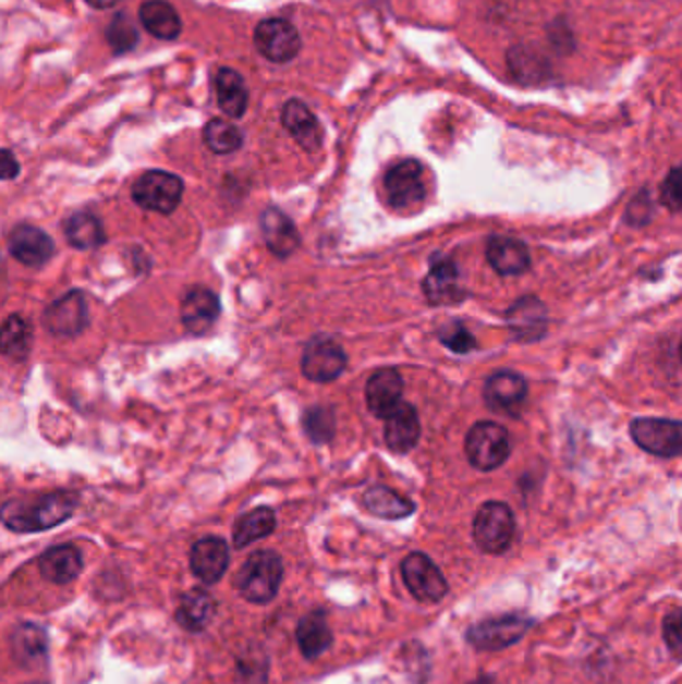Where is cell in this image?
Instances as JSON below:
<instances>
[{
    "mask_svg": "<svg viewBox=\"0 0 682 684\" xmlns=\"http://www.w3.org/2000/svg\"><path fill=\"white\" fill-rule=\"evenodd\" d=\"M9 251L25 267H42L54 255V241L33 224L14 227L9 236Z\"/></svg>",
    "mask_w": 682,
    "mask_h": 684,
    "instance_id": "9a60e30c",
    "label": "cell"
},
{
    "mask_svg": "<svg viewBox=\"0 0 682 684\" xmlns=\"http://www.w3.org/2000/svg\"><path fill=\"white\" fill-rule=\"evenodd\" d=\"M33 349V329L21 315H11L0 325V355L25 361Z\"/></svg>",
    "mask_w": 682,
    "mask_h": 684,
    "instance_id": "d6a6232c",
    "label": "cell"
},
{
    "mask_svg": "<svg viewBox=\"0 0 682 684\" xmlns=\"http://www.w3.org/2000/svg\"><path fill=\"white\" fill-rule=\"evenodd\" d=\"M184 183L171 172L148 171L133 184V200L141 208L172 215L183 200Z\"/></svg>",
    "mask_w": 682,
    "mask_h": 684,
    "instance_id": "5b68a950",
    "label": "cell"
},
{
    "mask_svg": "<svg viewBox=\"0 0 682 684\" xmlns=\"http://www.w3.org/2000/svg\"><path fill=\"white\" fill-rule=\"evenodd\" d=\"M260 231L268 251L275 257H291L301 245V234L296 231L293 220L289 219L281 208L270 207L260 215Z\"/></svg>",
    "mask_w": 682,
    "mask_h": 684,
    "instance_id": "ffe728a7",
    "label": "cell"
},
{
    "mask_svg": "<svg viewBox=\"0 0 682 684\" xmlns=\"http://www.w3.org/2000/svg\"><path fill=\"white\" fill-rule=\"evenodd\" d=\"M363 506L370 514L380 516V518H404L409 514L415 513V504L409 501L406 497H402L399 492L389 489V487H370L363 494Z\"/></svg>",
    "mask_w": 682,
    "mask_h": 684,
    "instance_id": "1f68e13d",
    "label": "cell"
},
{
    "mask_svg": "<svg viewBox=\"0 0 682 684\" xmlns=\"http://www.w3.org/2000/svg\"><path fill=\"white\" fill-rule=\"evenodd\" d=\"M516 521L511 506L499 501H488L476 511L473 537L476 547L488 554H502L512 545Z\"/></svg>",
    "mask_w": 682,
    "mask_h": 684,
    "instance_id": "3957f363",
    "label": "cell"
},
{
    "mask_svg": "<svg viewBox=\"0 0 682 684\" xmlns=\"http://www.w3.org/2000/svg\"><path fill=\"white\" fill-rule=\"evenodd\" d=\"M531 626L533 619L523 614H507L475 624L473 628H468L466 640L478 650H500L519 643Z\"/></svg>",
    "mask_w": 682,
    "mask_h": 684,
    "instance_id": "ba28073f",
    "label": "cell"
},
{
    "mask_svg": "<svg viewBox=\"0 0 682 684\" xmlns=\"http://www.w3.org/2000/svg\"><path fill=\"white\" fill-rule=\"evenodd\" d=\"M138 16L153 37L160 40H174L181 35V28H183L181 16L167 0H148L141 7Z\"/></svg>",
    "mask_w": 682,
    "mask_h": 684,
    "instance_id": "484cf974",
    "label": "cell"
},
{
    "mask_svg": "<svg viewBox=\"0 0 682 684\" xmlns=\"http://www.w3.org/2000/svg\"><path fill=\"white\" fill-rule=\"evenodd\" d=\"M487 260L502 277H516L531 267V253L519 239L492 236L487 245Z\"/></svg>",
    "mask_w": 682,
    "mask_h": 684,
    "instance_id": "603a6c76",
    "label": "cell"
},
{
    "mask_svg": "<svg viewBox=\"0 0 682 684\" xmlns=\"http://www.w3.org/2000/svg\"><path fill=\"white\" fill-rule=\"evenodd\" d=\"M203 138L215 155H232L243 147V133L239 126L224 121V119H212L203 131Z\"/></svg>",
    "mask_w": 682,
    "mask_h": 684,
    "instance_id": "836d02e7",
    "label": "cell"
},
{
    "mask_svg": "<svg viewBox=\"0 0 682 684\" xmlns=\"http://www.w3.org/2000/svg\"><path fill=\"white\" fill-rule=\"evenodd\" d=\"M421 439V418L415 406L401 403L389 416L385 425V440L390 451L406 454L413 451Z\"/></svg>",
    "mask_w": 682,
    "mask_h": 684,
    "instance_id": "44dd1931",
    "label": "cell"
},
{
    "mask_svg": "<svg viewBox=\"0 0 682 684\" xmlns=\"http://www.w3.org/2000/svg\"><path fill=\"white\" fill-rule=\"evenodd\" d=\"M296 640L301 652L306 659H317L332 643V631L325 612L315 611L306 614L305 619L296 626Z\"/></svg>",
    "mask_w": 682,
    "mask_h": 684,
    "instance_id": "f546056e",
    "label": "cell"
},
{
    "mask_svg": "<svg viewBox=\"0 0 682 684\" xmlns=\"http://www.w3.org/2000/svg\"><path fill=\"white\" fill-rule=\"evenodd\" d=\"M220 317V301L217 294L205 286H195L181 301V322L191 334H205L215 327Z\"/></svg>",
    "mask_w": 682,
    "mask_h": 684,
    "instance_id": "2e32d148",
    "label": "cell"
},
{
    "mask_svg": "<svg viewBox=\"0 0 682 684\" xmlns=\"http://www.w3.org/2000/svg\"><path fill=\"white\" fill-rule=\"evenodd\" d=\"M507 325L516 341H538L545 337L549 327L547 306L536 296H523L507 310Z\"/></svg>",
    "mask_w": 682,
    "mask_h": 684,
    "instance_id": "5bb4252c",
    "label": "cell"
},
{
    "mask_svg": "<svg viewBox=\"0 0 682 684\" xmlns=\"http://www.w3.org/2000/svg\"><path fill=\"white\" fill-rule=\"evenodd\" d=\"M662 633H665V643H667V647L670 648V652H672L674 657H679V655H681L682 643L681 611H679V609L670 612L669 616L665 619Z\"/></svg>",
    "mask_w": 682,
    "mask_h": 684,
    "instance_id": "ab89813d",
    "label": "cell"
},
{
    "mask_svg": "<svg viewBox=\"0 0 682 684\" xmlns=\"http://www.w3.org/2000/svg\"><path fill=\"white\" fill-rule=\"evenodd\" d=\"M42 325L52 337L74 339L88 327V305L83 291H71L52 301L42 313Z\"/></svg>",
    "mask_w": 682,
    "mask_h": 684,
    "instance_id": "9c48e42d",
    "label": "cell"
},
{
    "mask_svg": "<svg viewBox=\"0 0 682 684\" xmlns=\"http://www.w3.org/2000/svg\"><path fill=\"white\" fill-rule=\"evenodd\" d=\"M404 585L418 602H439L449 593V583L439 566L423 552L409 554L401 564Z\"/></svg>",
    "mask_w": 682,
    "mask_h": 684,
    "instance_id": "8992f818",
    "label": "cell"
},
{
    "mask_svg": "<svg viewBox=\"0 0 682 684\" xmlns=\"http://www.w3.org/2000/svg\"><path fill=\"white\" fill-rule=\"evenodd\" d=\"M215 612H217V600L212 599V595L203 588H191L181 597L179 609H176V621L186 631L200 633L215 619Z\"/></svg>",
    "mask_w": 682,
    "mask_h": 684,
    "instance_id": "d4e9b609",
    "label": "cell"
},
{
    "mask_svg": "<svg viewBox=\"0 0 682 684\" xmlns=\"http://www.w3.org/2000/svg\"><path fill=\"white\" fill-rule=\"evenodd\" d=\"M303 427L308 435V439L317 444H325L334 437V428H337V418L334 411L329 406H313L306 411L303 416Z\"/></svg>",
    "mask_w": 682,
    "mask_h": 684,
    "instance_id": "e575fe53",
    "label": "cell"
},
{
    "mask_svg": "<svg viewBox=\"0 0 682 684\" xmlns=\"http://www.w3.org/2000/svg\"><path fill=\"white\" fill-rule=\"evenodd\" d=\"M526 380L512 370H499L485 382V403L490 411L504 416H519L526 401Z\"/></svg>",
    "mask_w": 682,
    "mask_h": 684,
    "instance_id": "4fadbf2b",
    "label": "cell"
},
{
    "mask_svg": "<svg viewBox=\"0 0 682 684\" xmlns=\"http://www.w3.org/2000/svg\"><path fill=\"white\" fill-rule=\"evenodd\" d=\"M631 437L643 451L674 459L682 451V427L679 420L636 418L631 423Z\"/></svg>",
    "mask_w": 682,
    "mask_h": 684,
    "instance_id": "52a82bcc",
    "label": "cell"
},
{
    "mask_svg": "<svg viewBox=\"0 0 682 684\" xmlns=\"http://www.w3.org/2000/svg\"><path fill=\"white\" fill-rule=\"evenodd\" d=\"M13 650L21 664L38 667L47 660L49 635L40 624L23 623L14 631Z\"/></svg>",
    "mask_w": 682,
    "mask_h": 684,
    "instance_id": "f1b7e54d",
    "label": "cell"
},
{
    "mask_svg": "<svg viewBox=\"0 0 682 684\" xmlns=\"http://www.w3.org/2000/svg\"><path fill=\"white\" fill-rule=\"evenodd\" d=\"M255 47L267 61L284 64L301 52V35L287 19H267L256 26Z\"/></svg>",
    "mask_w": 682,
    "mask_h": 684,
    "instance_id": "30bf717a",
    "label": "cell"
},
{
    "mask_svg": "<svg viewBox=\"0 0 682 684\" xmlns=\"http://www.w3.org/2000/svg\"><path fill=\"white\" fill-rule=\"evenodd\" d=\"M346 353L339 342L327 337H315L306 344L303 353V375L313 382H330L337 380L346 368Z\"/></svg>",
    "mask_w": 682,
    "mask_h": 684,
    "instance_id": "7c38bea8",
    "label": "cell"
},
{
    "mask_svg": "<svg viewBox=\"0 0 682 684\" xmlns=\"http://www.w3.org/2000/svg\"><path fill=\"white\" fill-rule=\"evenodd\" d=\"M385 188L392 208L413 210L418 207L427 195L423 181V164L415 159L402 160L394 164L385 176Z\"/></svg>",
    "mask_w": 682,
    "mask_h": 684,
    "instance_id": "8fae6325",
    "label": "cell"
},
{
    "mask_svg": "<svg viewBox=\"0 0 682 684\" xmlns=\"http://www.w3.org/2000/svg\"><path fill=\"white\" fill-rule=\"evenodd\" d=\"M21 174V164L14 159L13 152L0 148V181H14Z\"/></svg>",
    "mask_w": 682,
    "mask_h": 684,
    "instance_id": "60d3db41",
    "label": "cell"
},
{
    "mask_svg": "<svg viewBox=\"0 0 682 684\" xmlns=\"http://www.w3.org/2000/svg\"><path fill=\"white\" fill-rule=\"evenodd\" d=\"M650 217H653L650 195H648V191H641V193L631 200L629 208H626V222H629L631 227H645V224L650 222Z\"/></svg>",
    "mask_w": 682,
    "mask_h": 684,
    "instance_id": "f35d334b",
    "label": "cell"
},
{
    "mask_svg": "<svg viewBox=\"0 0 682 684\" xmlns=\"http://www.w3.org/2000/svg\"><path fill=\"white\" fill-rule=\"evenodd\" d=\"M107 38H109L112 50L117 54H122V52H129L136 47L138 30H136L133 21L126 16V13H121L112 19L109 30H107Z\"/></svg>",
    "mask_w": 682,
    "mask_h": 684,
    "instance_id": "d590c367",
    "label": "cell"
},
{
    "mask_svg": "<svg viewBox=\"0 0 682 684\" xmlns=\"http://www.w3.org/2000/svg\"><path fill=\"white\" fill-rule=\"evenodd\" d=\"M402 392L401 372L397 368H378L366 382V404L373 415L387 418L402 403Z\"/></svg>",
    "mask_w": 682,
    "mask_h": 684,
    "instance_id": "d6986e66",
    "label": "cell"
},
{
    "mask_svg": "<svg viewBox=\"0 0 682 684\" xmlns=\"http://www.w3.org/2000/svg\"><path fill=\"white\" fill-rule=\"evenodd\" d=\"M33 684H42V683H33Z\"/></svg>",
    "mask_w": 682,
    "mask_h": 684,
    "instance_id": "ee69618b",
    "label": "cell"
},
{
    "mask_svg": "<svg viewBox=\"0 0 682 684\" xmlns=\"http://www.w3.org/2000/svg\"><path fill=\"white\" fill-rule=\"evenodd\" d=\"M277 528V514L268 506H258L251 513L243 514L232 528V542L236 549H244L260 538L272 535Z\"/></svg>",
    "mask_w": 682,
    "mask_h": 684,
    "instance_id": "4dcf8cb0",
    "label": "cell"
},
{
    "mask_svg": "<svg viewBox=\"0 0 682 684\" xmlns=\"http://www.w3.org/2000/svg\"><path fill=\"white\" fill-rule=\"evenodd\" d=\"M78 497L71 490H54L31 499H13L0 506V523L13 533H42L73 516Z\"/></svg>",
    "mask_w": 682,
    "mask_h": 684,
    "instance_id": "6da1fadb",
    "label": "cell"
},
{
    "mask_svg": "<svg viewBox=\"0 0 682 684\" xmlns=\"http://www.w3.org/2000/svg\"><path fill=\"white\" fill-rule=\"evenodd\" d=\"M90 7H95V9H110V7H114L119 0H86Z\"/></svg>",
    "mask_w": 682,
    "mask_h": 684,
    "instance_id": "b9f144b4",
    "label": "cell"
},
{
    "mask_svg": "<svg viewBox=\"0 0 682 684\" xmlns=\"http://www.w3.org/2000/svg\"><path fill=\"white\" fill-rule=\"evenodd\" d=\"M64 236L69 241V245L78 248V251H93L98 246L105 245L107 233L105 227L93 212H74L69 219L62 222Z\"/></svg>",
    "mask_w": 682,
    "mask_h": 684,
    "instance_id": "4316f807",
    "label": "cell"
},
{
    "mask_svg": "<svg viewBox=\"0 0 682 684\" xmlns=\"http://www.w3.org/2000/svg\"><path fill=\"white\" fill-rule=\"evenodd\" d=\"M660 203L669 208L670 212H681V171L674 167L669 172V176L665 179L662 188H660Z\"/></svg>",
    "mask_w": 682,
    "mask_h": 684,
    "instance_id": "74e56055",
    "label": "cell"
},
{
    "mask_svg": "<svg viewBox=\"0 0 682 684\" xmlns=\"http://www.w3.org/2000/svg\"><path fill=\"white\" fill-rule=\"evenodd\" d=\"M439 337L444 346H449L452 353H459V355H466L476 346L475 337L464 329L461 322H452L449 327H444L440 330Z\"/></svg>",
    "mask_w": 682,
    "mask_h": 684,
    "instance_id": "8d00e7d4",
    "label": "cell"
},
{
    "mask_svg": "<svg viewBox=\"0 0 682 684\" xmlns=\"http://www.w3.org/2000/svg\"><path fill=\"white\" fill-rule=\"evenodd\" d=\"M471 684H499V683H497L495 679H490V676H483V679H478V681H475V683H471Z\"/></svg>",
    "mask_w": 682,
    "mask_h": 684,
    "instance_id": "7bdbcfd3",
    "label": "cell"
},
{
    "mask_svg": "<svg viewBox=\"0 0 682 684\" xmlns=\"http://www.w3.org/2000/svg\"><path fill=\"white\" fill-rule=\"evenodd\" d=\"M38 569L50 583L66 585L81 575L83 554L74 545H59L38 559Z\"/></svg>",
    "mask_w": 682,
    "mask_h": 684,
    "instance_id": "cb8c5ba5",
    "label": "cell"
},
{
    "mask_svg": "<svg viewBox=\"0 0 682 684\" xmlns=\"http://www.w3.org/2000/svg\"><path fill=\"white\" fill-rule=\"evenodd\" d=\"M464 451H466L468 463L475 466L476 471L490 473L500 465H504V461L509 459V452H511L509 432L499 423L480 420L468 430Z\"/></svg>",
    "mask_w": 682,
    "mask_h": 684,
    "instance_id": "277c9868",
    "label": "cell"
},
{
    "mask_svg": "<svg viewBox=\"0 0 682 684\" xmlns=\"http://www.w3.org/2000/svg\"><path fill=\"white\" fill-rule=\"evenodd\" d=\"M229 562H231V552H229V545L222 538H200L191 549V569L196 578H200L207 585L219 583L229 569Z\"/></svg>",
    "mask_w": 682,
    "mask_h": 684,
    "instance_id": "e0dca14e",
    "label": "cell"
},
{
    "mask_svg": "<svg viewBox=\"0 0 682 684\" xmlns=\"http://www.w3.org/2000/svg\"><path fill=\"white\" fill-rule=\"evenodd\" d=\"M282 583L281 557L272 550H256L236 576V587L244 599L265 604L277 597Z\"/></svg>",
    "mask_w": 682,
    "mask_h": 684,
    "instance_id": "7a4b0ae2",
    "label": "cell"
},
{
    "mask_svg": "<svg viewBox=\"0 0 682 684\" xmlns=\"http://www.w3.org/2000/svg\"><path fill=\"white\" fill-rule=\"evenodd\" d=\"M215 90L220 110L231 119H241L248 107V90L243 76L232 69H220L215 76Z\"/></svg>",
    "mask_w": 682,
    "mask_h": 684,
    "instance_id": "83f0119b",
    "label": "cell"
},
{
    "mask_svg": "<svg viewBox=\"0 0 682 684\" xmlns=\"http://www.w3.org/2000/svg\"><path fill=\"white\" fill-rule=\"evenodd\" d=\"M281 121L282 126L291 133L294 141L308 152L318 150L320 145H322L320 123H318L317 117L313 114V110L306 107L305 102H301L296 98L289 100L282 107Z\"/></svg>",
    "mask_w": 682,
    "mask_h": 684,
    "instance_id": "7402d4cb",
    "label": "cell"
},
{
    "mask_svg": "<svg viewBox=\"0 0 682 684\" xmlns=\"http://www.w3.org/2000/svg\"><path fill=\"white\" fill-rule=\"evenodd\" d=\"M423 293L430 305H456L463 301L464 291L461 286L459 267L451 258H442L433 265L423 281Z\"/></svg>",
    "mask_w": 682,
    "mask_h": 684,
    "instance_id": "ac0fdd59",
    "label": "cell"
}]
</instances>
